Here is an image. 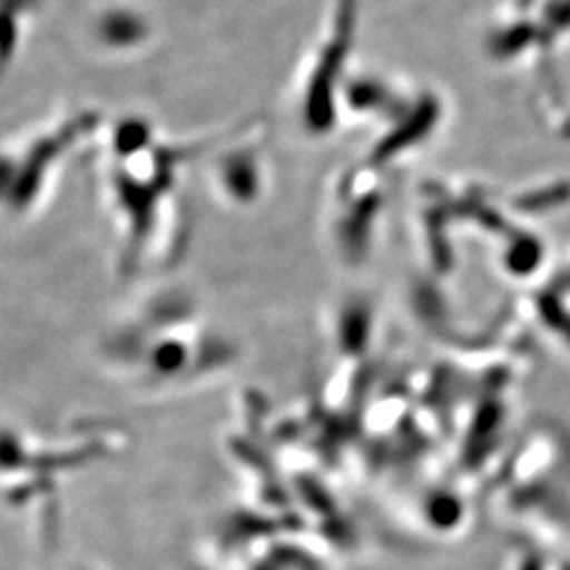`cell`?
<instances>
[{
    "label": "cell",
    "instance_id": "6da1fadb",
    "mask_svg": "<svg viewBox=\"0 0 570 570\" xmlns=\"http://www.w3.org/2000/svg\"><path fill=\"white\" fill-rule=\"evenodd\" d=\"M108 165L104 190L115 214L121 244V261L140 266L155 258L157 233H161L165 205H176L178 171L193 150L161 142L144 121H121L106 127Z\"/></svg>",
    "mask_w": 570,
    "mask_h": 570
},
{
    "label": "cell",
    "instance_id": "7a4b0ae2",
    "mask_svg": "<svg viewBox=\"0 0 570 570\" xmlns=\"http://www.w3.org/2000/svg\"><path fill=\"white\" fill-rule=\"evenodd\" d=\"M112 330L106 357L134 383L148 389L186 387L225 370V338L183 298L157 301Z\"/></svg>",
    "mask_w": 570,
    "mask_h": 570
},
{
    "label": "cell",
    "instance_id": "3957f363",
    "mask_svg": "<svg viewBox=\"0 0 570 570\" xmlns=\"http://www.w3.org/2000/svg\"><path fill=\"white\" fill-rule=\"evenodd\" d=\"M98 115L77 112L0 146V209L11 216L32 212L41 202L42 188L53 180L49 174H58L66 153H72L82 138L98 134Z\"/></svg>",
    "mask_w": 570,
    "mask_h": 570
}]
</instances>
